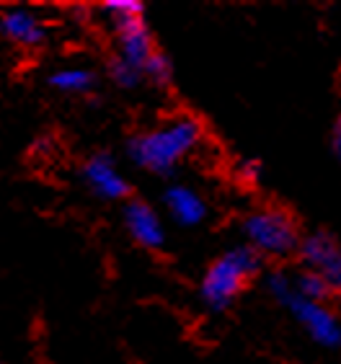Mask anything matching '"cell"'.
Returning a JSON list of instances; mask_svg holds the SVG:
<instances>
[{"mask_svg":"<svg viewBox=\"0 0 341 364\" xmlns=\"http://www.w3.org/2000/svg\"><path fill=\"white\" fill-rule=\"evenodd\" d=\"M202 137V129L194 119H174L168 124L142 132L130 142V158L137 166L153 173H171L176 163L187 158Z\"/></svg>","mask_w":341,"mask_h":364,"instance_id":"6da1fadb","label":"cell"},{"mask_svg":"<svg viewBox=\"0 0 341 364\" xmlns=\"http://www.w3.org/2000/svg\"><path fill=\"white\" fill-rule=\"evenodd\" d=\"M258 272V256L253 248H233L207 269L202 279V297L209 308L225 310L236 300L246 282Z\"/></svg>","mask_w":341,"mask_h":364,"instance_id":"7a4b0ae2","label":"cell"},{"mask_svg":"<svg viewBox=\"0 0 341 364\" xmlns=\"http://www.w3.org/2000/svg\"><path fill=\"white\" fill-rule=\"evenodd\" d=\"M269 287H272L274 297L293 313L295 321L310 333V338H315V341L323 343V346H336V343H341L339 321H336V316L323 305V302L305 300L303 294H298L295 284L287 279L285 274H274L272 282H269Z\"/></svg>","mask_w":341,"mask_h":364,"instance_id":"3957f363","label":"cell"},{"mask_svg":"<svg viewBox=\"0 0 341 364\" xmlns=\"http://www.w3.org/2000/svg\"><path fill=\"white\" fill-rule=\"evenodd\" d=\"M243 230L253 251H261L266 256H287L300 243L295 220L277 207H266V210H256L253 215H248Z\"/></svg>","mask_w":341,"mask_h":364,"instance_id":"277c9868","label":"cell"},{"mask_svg":"<svg viewBox=\"0 0 341 364\" xmlns=\"http://www.w3.org/2000/svg\"><path fill=\"white\" fill-rule=\"evenodd\" d=\"M303 259L313 272H318L331 284V289L341 292V245L323 232H315L303 240Z\"/></svg>","mask_w":341,"mask_h":364,"instance_id":"5b68a950","label":"cell"},{"mask_svg":"<svg viewBox=\"0 0 341 364\" xmlns=\"http://www.w3.org/2000/svg\"><path fill=\"white\" fill-rule=\"evenodd\" d=\"M117 34H119V52H122L119 57L142 70V68L147 65V60L155 55L153 36H150V31H147L145 23H142V18L119 21Z\"/></svg>","mask_w":341,"mask_h":364,"instance_id":"8992f818","label":"cell"},{"mask_svg":"<svg viewBox=\"0 0 341 364\" xmlns=\"http://www.w3.org/2000/svg\"><path fill=\"white\" fill-rule=\"evenodd\" d=\"M85 181L96 194L106 196V199H122L130 194V183L125 181V176L119 173L114 161L109 155H93L91 161L85 163Z\"/></svg>","mask_w":341,"mask_h":364,"instance_id":"52a82bcc","label":"cell"},{"mask_svg":"<svg viewBox=\"0 0 341 364\" xmlns=\"http://www.w3.org/2000/svg\"><path fill=\"white\" fill-rule=\"evenodd\" d=\"M125 223L127 230L137 240L140 245L145 248H158L166 240V232H163V225H160L158 215H155L145 202H130L125 212Z\"/></svg>","mask_w":341,"mask_h":364,"instance_id":"ba28073f","label":"cell"},{"mask_svg":"<svg viewBox=\"0 0 341 364\" xmlns=\"http://www.w3.org/2000/svg\"><path fill=\"white\" fill-rule=\"evenodd\" d=\"M0 28H3V34L11 42L23 44V47H39L47 39V31H44L42 21L34 14L21 11V8L6 11V14L0 16Z\"/></svg>","mask_w":341,"mask_h":364,"instance_id":"9c48e42d","label":"cell"},{"mask_svg":"<svg viewBox=\"0 0 341 364\" xmlns=\"http://www.w3.org/2000/svg\"><path fill=\"white\" fill-rule=\"evenodd\" d=\"M166 210L179 225H196L207 215V204L189 186H171L166 191Z\"/></svg>","mask_w":341,"mask_h":364,"instance_id":"30bf717a","label":"cell"},{"mask_svg":"<svg viewBox=\"0 0 341 364\" xmlns=\"http://www.w3.org/2000/svg\"><path fill=\"white\" fill-rule=\"evenodd\" d=\"M49 83L65 93H85L93 88L96 77H93L91 70H85V68H65V70L55 73V75L49 77Z\"/></svg>","mask_w":341,"mask_h":364,"instance_id":"8fae6325","label":"cell"},{"mask_svg":"<svg viewBox=\"0 0 341 364\" xmlns=\"http://www.w3.org/2000/svg\"><path fill=\"white\" fill-rule=\"evenodd\" d=\"M293 284H295V289H298V294H303L305 300H313V302H323L326 300V294L331 292V284H328L318 272L300 274Z\"/></svg>","mask_w":341,"mask_h":364,"instance_id":"7c38bea8","label":"cell"},{"mask_svg":"<svg viewBox=\"0 0 341 364\" xmlns=\"http://www.w3.org/2000/svg\"><path fill=\"white\" fill-rule=\"evenodd\" d=\"M109 73H112L114 83L125 85V88H132V85H137L140 80V68H135V65H130L127 60H122V57H117L112 63V68H109Z\"/></svg>","mask_w":341,"mask_h":364,"instance_id":"4fadbf2b","label":"cell"},{"mask_svg":"<svg viewBox=\"0 0 341 364\" xmlns=\"http://www.w3.org/2000/svg\"><path fill=\"white\" fill-rule=\"evenodd\" d=\"M106 14L112 16V21H130V18H142V6L132 0H117V3H106Z\"/></svg>","mask_w":341,"mask_h":364,"instance_id":"5bb4252c","label":"cell"},{"mask_svg":"<svg viewBox=\"0 0 341 364\" xmlns=\"http://www.w3.org/2000/svg\"><path fill=\"white\" fill-rule=\"evenodd\" d=\"M142 70L147 73V75L153 77L155 83H163L166 85L168 80H171V63H168V57H163V55H158L155 52L150 60H147V65L142 68Z\"/></svg>","mask_w":341,"mask_h":364,"instance_id":"9a60e30c","label":"cell"},{"mask_svg":"<svg viewBox=\"0 0 341 364\" xmlns=\"http://www.w3.org/2000/svg\"><path fill=\"white\" fill-rule=\"evenodd\" d=\"M258 173H261V171H258V163H246V166H243V178H246V181L256 183Z\"/></svg>","mask_w":341,"mask_h":364,"instance_id":"2e32d148","label":"cell"},{"mask_svg":"<svg viewBox=\"0 0 341 364\" xmlns=\"http://www.w3.org/2000/svg\"><path fill=\"white\" fill-rule=\"evenodd\" d=\"M334 150H336V155L341 158V117H339V122H336V132H334Z\"/></svg>","mask_w":341,"mask_h":364,"instance_id":"e0dca14e","label":"cell"}]
</instances>
